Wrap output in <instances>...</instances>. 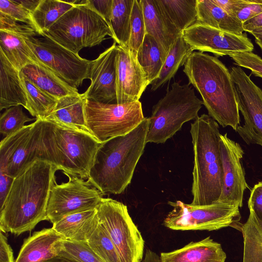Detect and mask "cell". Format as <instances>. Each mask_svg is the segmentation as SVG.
<instances>
[{"label":"cell","instance_id":"cell-31","mask_svg":"<svg viewBox=\"0 0 262 262\" xmlns=\"http://www.w3.org/2000/svg\"><path fill=\"white\" fill-rule=\"evenodd\" d=\"M75 1L41 0L31 14L34 27L39 35L48 29L74 6Z\"/></svg>","mask_w":262,"mask_h":262},{"label":"cell","instance_id":"cell-2","mask_svg":"<svg viewBox=\"0 0 262 262\" xmlns=\"http://www.w3.org/2000/svg\"><path fill=\"white\" fill-rule=\"evenodd\" d=\"M184 66L188 84L200 94L208 115L236 131L240 117L230 71L217 57L201 52H192Z\"/></svg>","mask_w":262,"mask_h":262},{"label":"cell","instance_id":"cell-30","mask_svg":"<svg viewBox=\"0 0 262 262\" xmlns=\"http://www.w3.org/2000/svg\"><path fill=\"white\" fill-rule=\"evenodd\" d=\"M156 1L180 33L196 22L197 0Z\"/></svg>","mask_w":262,"mask_h":262},{"label":"cell","instance_id":"cell-5","mask_svg":"<svg viewBox=\"0 0 262 262\" xmlns=\"http://www.w3.org/2000/svg\"><path fill=\"white\" fill-rule=\"evenodd\" d=\"M194 155L191 204L209 205L217 202L223 184L219 125L203 114L191 124Z\"/></svg>","mask_w":262,"mask_h":262},{"label":"cell","instance_id":"cell-3","mask_svg":"<svg viewBox=\"0 0 262 262\" xmlns=\"http://www.w3.org/2000/svg\"><path fill=\"white\" fill-rule=\"evenodd\" d=\"M148 122L145 118L130 133L100 146L87 180L103 195L120 194L130 183L147 143Z\"/></svg>","mask_w":262,"mask_h":262},{"label":"cell","instance_id":"cell-26","mask_svg":"<svg viewBox=\"0 0 262 262\" xmlns=\"http://www.w3.org/2000/svg\"><path fill=\"white\" fill-rule=\"evenodd\" d=\"M86 100L83 94L61 98L58 99L53 111L46 119L69 127L91 133L86 125L84 113Z\"/></svg>","mask_w":262,"mask_h":262},{"label":"cell","instance_id":"cell-25","mask_svg":"<svg viewBox=\"0 0 262 262\" xmlns=\"http://www.w3.org/2000/svg\"><path fill=\"white\" fill-rule=\"evenodd\" d=\"M20 72L40 90L57 99L80 94L78 89L72 87L39 63L29 64Z\"/></svg>","mask_w":262,"mask_h":262},{"label":"cell","instance_id":"cell-23","mask_svg":"<svg viewBox=\"0 0 262 262\" xmlns=\"http://www.w3.org/2000/svg\"><path fill=\"white\" fill-rule=\"evenodd\" d=\"M0 110L21 105L27 108L26 93L20 72L0 51Z\"/></svg>","mask_w":262,"mask_h":262},{"label":"cell","instance_id":"cell-46","mask_svg":"<svg viewBox=\"0 0 262 262\" xmlns=\"http://www.w3.org/2000/svg\"><path fill=\"white\" fill-rule=\"evenodd\" d=\"M14 178L0 171V203L3 206L9 192Z\"/></svg>","mask_w":262,"mask_h":262},{"label":"cell","instance_id":"cell-32","mask_svg":"<svg viewBox=\"0 0 262 262\" xmlns=\"http://www.w3.org/2000/svg\"><path fill=\"white\" fill-rule=\"evenodd\" d=\"M27 99V108L36 119H46L52 113L58 99L40 90L20 72Z\"/></svg>","mask_w":262,"mask_h":262},{"label":"cell","instance_id":"cell-40","mask_svg":"<svg viewBox=\"0 0 262 262\" xmlns=\"http://www.w3.org/2000/svg\"><path fill=\"white\" fill-rule=\"evenodd\" d=\"M234 63L250 70L255 76L262 78V58L252 52H244L229 55Z\"/></svg>","mask_w":262,"mask_h":262},{"label":"cell","instance_id":"cell-6","mask_svg":"<svg viewBox=\"0 0 262 262\" xmlns=\"http://www.w3.org/2000/svg\"><path fill=\"white\" fill-rule=\"evenodd\" d=\"M40 35L75 54L84 48L100 45L106 36L113 38L107 24L88 0L73 6Z\"/></svg>","mask_w":262,"mask_h":262},{"label":"cell","instance_id":"cell-47","mask_svg":"<svg viewBox=\"0 0 262 262\" xmlns=\"http://www.w3.org/2000/svg\"><path fill=\"white\" fill-rule=\"evenodd\" d=\"M244 31L250 33L255 29L262 28V12L243 23Z\"/></svg>","mask_w":262,"mask_h":262},{"label":"cell","instance_id":"cell-52","mask_svg":"<svg viewBox=\"0 0 262 262\" xmlns=\"http://www.w3.org/2000/svg\"><path fill=\"white\" fill-rule=\"evenodd\" d=\"M256 43L260 47L262 52V41L257 39H255Z\"/></svg>","mask_w":262,"mask_h":262},{"label":"cell","instance_id":"cell-39","mask_svg":"<svg viewBox=\"0 0 262 262\" xmlns=\"http://www.w3.org/2000/svg\"><path fill=\"white\" fill-rule=\"evenodd\" d=\"M0 12L17 22L24 23L35 29L31 14L15 1L0 0Z\"/></svg>","mask_w":262,"mask_h":262},{"label":"cell","instance_id":"cell-22","mask_svg":"<svg viewBox=\"0 0 262 262\" xmlns=\"http://www.w3.org/2000/svg\"><path fill=\"white\" fill-rule=\"evenodd\" d=\"M160 262H225L226 254L219 243L208 236L182 248L162 252Z\"/></svg>","mask_w":262,"mask_h":262},{"label":"cell","instance_id":"cell-37","mask_svg":"<svg viewBox=\"0 0 262 262\" xmlns=\"http://www.w3.org/2000/svg\"><path fill=\"white\" fill-rule=\"evenodd\" d=\"M34 120L36 119L29 118L23 112L21 105L11 107L1 115L0 133L6 137L23 127L25 123Z\"/></svg>","mask_w":262,"mask_h":262},{"label":"cell","instance_id":"cell-34","mask_svg":"<svg viewBox=\"0 0 262 262\" xmlns=\"http://www.w3.org/2000/svg\"><path fill=\"white\" fill-rule=\"evenodd\" d=\"M134 0H113L111 29L114 41L127 47L130 34V18Z\"/></svg>","mask_w":262,"mask_h":262},{"label":"cell","instance_id":"cell-41","mask_svg":"<svg viewBox=\"0 0 262 262\" xmlns=\"http://www.w3.org/2000/svg\"><path fill=\"white\" fill-rule=\"evenodd\" d=\"M262 12V0H245L235 13L242 23Z\"/></svg>","mask_w":262,"mask_h":262},{"label":"cell","instance_id":"cell-20","mask_svg":"<svg viewBox=\"0 0 262 262\" xmlns=\"http://www.w3.org/2000/svg\"><path fill=\"white\" fill-rule=\"evenodd\" d=\"M37 35L32 27L25 24L16 29L0 30V51L19 72L26 66L38 62L24 39Z\"/></svg>","mask_w":262,"mask_h":262},{"label":"cell","instance_id":"cell-1","mask_svg":"<svg viewBox=\"0 0 262 262\" xmlns=\"http://www.w3.org/2000/svg\"><path fill=\"white\" fill-rule=\"evenodd\" d=\"M57 170L52 163L36 159L14 178L0 209L1 231L19 235L47 221V208Z\"/></svg>","mask_w":262,"mask_h":262},{"label":"cell","instance_id":"cell-4","mask_svg":"<svg viewBox=\"0 0 262 262\" xmlns=\"http://www.w3.org/2000/svg\"><path fill=\"white\" fill-rule=\"evenodd\" d=\"M102 143L89 132L40 119L36 158L52 163L63 174L88 179Z\"/></svg>","mask_w":262,"mask_h":262},{"label":"cell","instance_id":"cell-24","mask_svg":"<svg viewBox=\"0 0 262 262\" xmlns=\"http://www.w3.org/2000/svg\"><path fill=\"white\" fill-rule=\"evenodd\" d=\"M99 223L96 208L68 215L52 228L66 240L86 242Z\"/></svg>","mask_w":262,"mask_h":262},{"label":"cell","instance_id":"cell-38","mask_svg":"<svg viewBox=\"0 0 262 262\" xmlns=\"http://www.w3.org/2000/svg\"><path fill=\"white\" fill-rule=\"evenodd\" d=\"M59 255L77 262H103L91 249L87 242L65 240L63 249Z\"/></svg>","mask_w":262,"mask_h":262},{"label":"cell","instance_id":"cell-11","mask_svg":"<svg viewBox=\"0 0 262 262\" xmlns=\"http://www.w3.org/2000/svg\"><path fill=\"white\" fill-rule=\"evenodd\" d=\"M26 44L38 62L48 68L72 87L77 89L84 80L90 79L93 60L81 57L46 37H25Z\"/></svg>","mask_w":262,"mask_h":262},{"label":"cell","instance_id":"cell-8","mask_svg":"<svg viewBox=\"0 0 262 262\" xmlns=\"http://www.w3.org/2000/svg\"><path fill=\"white\" fill-rule=\"evenodd\" d=\"M172 207L163 221L165 227L173 230H216L231 227L241 231L239 207L217 202L197 206L181 201H169Z\"/></svg>","mask_w":262,"mask_h":262},{"label":"cell","instance_id":"cell-43","mask_svg":"<svg viewBox=\"0 0 262 262\" xmlns=\"http://www.w3.org/2000/svg\"><path fill=\"white\" fill-rule=\"evenodd\" d=\"M88 1L89 4L104 18L111 29L113 0H88Z\"/></svg>","mask_w":262,"mask_h":262},{"label":"cell","instance_id":"cell-10","mask_svg":"<svg viewBox=\"0 0 262 262\" xmlns=\"http://www.w3.org/2000/svg\"><path fill=\"white\" fill-rule=\"evenodd\" d=\"M99 223L106 229L121 262H142L144 240L127 206L111 198H102L97 208Z\"/></svg>","mask_w":262,"mask_h":262},{"label":"cell","instance_id":"cell-29","mask_svg":"<svg viewBox=\"0 0 262 262\" xmlns=\"http://www.w3.org/2000/svg\"><path fill=\"white\" fill-rule=\"evenodd\" d=\"M193 51L181 34L170 48L159 76L151 83V90H157L173 78Z\"/></svg>","mask_w":262,"mask_h":262},{"label":"cell","instance_id":"cell-42","mask_svg":"<svg viewBox=\"0 0 262 262\" xmlns=\"http://www.w3.org/2000/svg\"><path fill=\"white\" fill-rule=\"evenodd\" d=\"M248 208L262 222V182L255 184L251 190Z\"/></svg>","mask_w":262,"mask_h":262},{"label":"cell","instance_id":"cell-49","mask_svg":"<svg viewBox=\"0 0 262 262\" xmlns=\"http://www.w3.org/2000/svg\"><path fill=\"white\" fill-rule=\"evenodd\" d=\"M142 262H160V256L156 253L147 249Z\"/></svg>","mask_w":262,"mask_h":262},{"label":"cell","instance_id":"cell-9","mask_svg":"<svg viewBox=\"0 0 262 262\" xmlns=\"http://www.w3.org/2000/svg\"><path fill=\"white\" fill-rule=\"evenodd\" d=\"M84 113L90 132L100 143L127 134L145 119L140 101L117 104L86 99Z\"/></svg>","mask_w":262,"mask_h":262},{"label":"cell","instance_id":"cell-33","mask_svg":"<svg viewBox=\"0 0 262 262\" xmlns=\"http://www.w3.org/2000/svg\"><path fill=\"white\" fill-rule=\"evenodd\" d=\"M241 231L244 238L243 262H262V222L250 211Z\"/></svg>","mask_w":262,"mask_h":262},{"label":"cell","instance_id":"cell-36","mask_svg":"<svg viewBox=\"0 0 262 262\" xmlns=\"http://www.w3.org/2000/svg\"><path fill=\"white\" fill-rule=\"evenodd\" d=\"M145 34V25L142 6L139 1L134 0L131 13L130 34L127 48L136 58Z\"/></svg>","mask_w":262,"mask_h":262},{"label":"cell","instance_id":"cell-28","mask_svg":"<svg viewBox=\"0 0 262 262\" xmlns=\"http://www.w3.org/2000/svg\"><path fill=\"white\" fill-rule=\"evenodd\" d=\"M167 55L155 38L146 33L137 59L146 74L149 84L159 76Z\"/></svg>","mask_w":262,"mask_h":262},{"label":"cell","instance_id":"cell-21","mask_svg":"<svg viewBox=\"0 0 262 262\" xmlns=\"http://www.w3.org/2000/svg\"><path fill=\"white\" fill-rule=\"evenodd\" d=\"M146 33L154 37L168 53L174 40L181 34L166 16L156 0H140Z\"/></svg>","mask_w":262,"mask_h":262},{"label":"cell","instance_id":"cell-48","mask_svg":"<svg viewBox=\"0 0 262 262\" xmlns=\"http://www.w3.org/2000/svg\"><path fill=\"white\" fill-rule=\"evenodd\" d=\"M15 1L32 14L36 9L41 0H16Z\"/></svg>","mask_w":262,"mask_h":262},{"label":"cell","instance_id":"cell-51","mask_svg":"<svg viewBox=\"0 0 262 262\" xmlns=\"http://www.w3.org/2000/svg\"><path fill=\"white\" fill-rule=\"evenodd\" d=\"M251 33L256 39L262 41V28L253 30Z\"/></svg>","mask_w":262,"mask_h":262},{"label":"cell","instance_id":"cell-35","mask_svg":"<svg viewBox=\"0 0 262 262\" xmlns=\"http://www.w3.org/2000/svg\"><path fill=\"white\" fill-rule=\"evenodd\" d=\"M86 242L103 262H121L109 235L100 223Z\"/></svg>","mask_w":262,"mask_h":262},{"label":"cell","instance_id":"cell-44","mask_svg":"<svg viewBox=\"0 0 262 262\" xmlns=\"http://www.w3.org/2000/svg\"><path fill=\"white\" fill-rule=\"evenodd\" d=\"M0 262H15L13 250L2 231L0 232Z\"/></svg>","mask_w":262,"mask_h":262},{"label":"cell","instance_id":"cell-16","mask_svg":"<svg viewBox=\"0 0 262 262\" xmlns=\"http://www.w3.org/2000/svg\"><path fill=\"white\" fill-rule=\"evenodd\" d=\"M223 171L221 193L217 202L243 206L245 190L248 187L241 160L244 152L240 145L221 134L220 141Z\"/></svg>","mask_w":262,"mask_h":262},{"label":"cell","instance_id":"cell-45","mask_svg":"<svg viewBox=\"0 0 262 262\" xmlns=\"http://www.w3.org/2000/svg\"><path fill=\"white\" fill-rule=\"evenodd\" d=\"M231 16L235 17V13L245 0H212Z\"/></svg>","mask_w":262,"mask_h":262},{"label":"cell","instance_id":"cell-14","mask_svg":"<svg viewBox=\"0 0 262 262\" xmlns=\"http://www.w3.org/2000/svg\"><path fill=\"white\" fill-rule=\"evenodd\" d=\"M182 36L193 50L213 53L215 57L252 52L254 45L246 33L237 35L195 22Z\"/></svg>","mask_w":262,"mask_h":262},{"label":"cell","instance_id":"cell-50","mask_svg":"<svg viewBox=\"0 0 262 262\" xmlns=\"http://www.w3.org/2000/svg\"><path fill=\"white\" fill-rule=\"evenodd\" d=\"M45 262H77L72 259L58 255Z\"/></svg>","mask_w":262,"mask_h":262},{"label":"cell","instance_id":"cell-19","mask_svg":"<svg viewBox=\"0 0 262 262\" xmlns=\"http://www.w3.org/2000/svg\"><path fill=\"white\" fill-rule=\"evenodd\" d=\"M65 240L52 227L34 232L24 240L15 262H45L54 258Z\"/></svg>","mask_w":262,"mask_h":262},{"label":"cell","instance_id":"cell-27","mask_svg":"<svg viewBox=\"0 0 262 262\" xmlns=\"http://www.w3.org/2000/svg\"><path fill=\"white\" fill-rule=\"evenodd\" d=\"M196 22L237 35L244 32L243 23L214 3L212 0H197Z\"/></svg>","mask_w":262,"mask_h":262},{"label":"cell","instance_id":"cell-7","mask_svg":"<svg viewBox=\"0 0 262 262\" xmlns=\"http://www.w3.org/2000/svg\"><path fill=\"white\" fill-rule=\"evenodd\" d=\"M203 101L189 84L174 82L166 95L153 106L148 118L146 143H163L186 122L195 120Z\"/></svg>","mask_w":262,"mask_h":262},{"label":"cell","instance_id":"cell-15","mask_svg":"<svg viewBox=\"0 0 262 262\" xmlns=\"http://www.w3.org/2000/svg\"><path fill=\"white\" fill-rule=\"evenodd\" d=\"M40 119L6 137L0 143V171L14 178L35 160Z\"/></svg>","mask_w":262,"mask_h":262},{"label":"cell","instance_id":"cell-17","mask_svg":"<svg viewBox=\"0 0 262 262\" xmlns=\"http://www.w3.org/2000/svg\"><path fill=\"white\" fill-rule=\"evenodd\" d=\"M149 85L146 74L127 47L117 45L116 56V103L139 101Z\"/></svg>","mask_w":262,"mask_h":262},{"label":"cell","instance_id":"cell-12","mask_svg":"<svg viewBox=\"0 0 262 262\" xmlns=\"http://www.w3.org/2000/svg\"><path fill=\"white\" fill-rule=\"evenodd\" d=\"M68 181L53 185L47 208V221L53 224L75 213L96 209L103 194L87 180L64 173Z\"/></svg>","mask_w":262,"mask_h":262},{"label":"cell","instance_id":"cell-18","mask_svg":"<svg viewBox=\"0 0 262 262\" xmlns=\"http://www.w3.org/2000/svg\"><path fill=\"white\" fill-rule=\"evenodd\" d=\"M116 42L101 53L91 69V84L83 93L86 99L110 103L116 100Z\"/></svg>","mask_w":262,"mask_h":262},{"label":"cell","instance_id":"cell-13","mask_svg":"<svg viewBox=\"0 0 262 262\" xmlns=\"http://www.w3.org/2000/svg\"><path fill=\"white\" fill-rule=\"evenodd\" d=\"M239 111L244 119L236 132L248 144L262 146V90L239 66L230 70Z\"/></svg>","mask_w":262,"mask_h":262}]
</instances>
